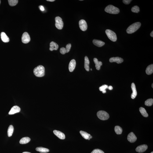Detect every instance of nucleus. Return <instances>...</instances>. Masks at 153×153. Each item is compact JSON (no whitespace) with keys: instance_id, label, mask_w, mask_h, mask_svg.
Returning <instances> with one entry per match:
<instances>
[{"instance_id":"aec40b11","label":"nucleus","mask_w":153,"mask_h":153,"mask_svg":"<svg viewBox=\"0 0 153 153\" xmlns=\"http://www.w3.org/2000/svg\"><path fill=\"white\" fill-rule=\"evenodd\" d=\"M89 64L90 62L89 59L87 56H85V57L84 67L85 70L87 71H89Z\"/></svg>"},{"instance_id":"a19ab883","label":"nucleus","mask_w":153,"mask_h":153,"mask_svg":"<svg viewBox=\"0 0 153 153\" xmlns=\"http://www.w3.org/2000/svg\"><path fill=\"white\" fill-rule=\"evenodd\" d=\"M92 136H91V135L89 137V138L91 139L92 138Z\"/></svg>"},{"instance_id":"2f4dec72","label":"nucleus","mask_w":153,"mask_h":153,"mask_svg":"<svg viewBox=\"0 0 153 153\" xmlns=\"http://www.w3.org/2000/svg\"><path fill=\"white\" fill-rule=\"evenodd\" d=\"M91 153H104L101 150L99 149H96L94 150Z\"/></svg>"},{"instance_id":"c85d7f7f","label":"nucleus","mask_w":153,"mask_h":153,"mask_svg":"<svg viewBox=\"0 0 153 153\" xmlns=\"http://www.w3.org/2000/svg\"><path fill=\"white\" fill-rule=\"evenodd\" d=\"M8 2L10 6H14L17 4L18 1V0H8Z\"/></svg>"},{"instance_id":"b1692460","label":"nucleus","mask_w":153,"mask_h":153,"mask_svg":"<svg viewBox=\"0 0 153 153\" xmlns=\"http://www.w3.org/2000/svg\"><path fill=\"white\" fill-rule=\"evenodd\" d=\"M139 110L142 115L144 117L147 118L148 116V114H147L145 109L143 107H140Z\"/></svg>"},{"instance_id":"423d86ee","label":"nucleus","mask_w":153,"mask_h":153,"mask_svg":"<svg viewBox=\"0 0 153 153\" xmlns=\"http://www.w3.org/2000/svg\"><path fill=\"white\" fill-rule=\"evenodd\" d=\"M55 26L56 28L59 30H61L63 28L64 23L62 19L59 16H57L55 18Z\"/></svg>"},{"instance_id":"4468645a","label":"nucleus","mask_w":153,"mask_h":153,"mask_svg":"<svg viewBox=\"0 0 153 153\" xmlns=\"http://www.w3.org/2000/svg\"><path fill=\"white\" fill-rule=\"evenodd\" d=\"M76 65V62L75 60L74 59H72L70 62L69 65V69L70 72H73L75 69Z\"/></svg>"},{"instance_id":"de8ad7c7","label":"nucleus","mask_w":153,"mask_h":153,"mask_svg":"<svg viewBox=\"0 0 153 153\" xmlns=\"http://www.w3.org/2000/svg\"><path fill=\"white\" fill-rule=\"evenodd\" d=\"M1 2V0H0V4Z\"/></svg>"},{"instance_id":"6e6552de","label":"nucleus","mask_w":153,"mask_h":153,"mask_svg":"<svg viewBox=\"0 0 153 153\" xmlns=\"http://www.w3.org/2000/svg\"><path fill=\"white\" fill-rule=\"evenodd\" d=\"M79 25L80 28L82 31H86L87 28V25L86 22L83 19L80 20Z\"/></svg>"},{"instance_id":"a18cd8bd","label":"nucleus","mask_w":153,"mask_h":153,"mask_svg":"<svg viewBox=\"0 0 153 153\" xmlns=\"http://www.w3.org/2000/svg\"><path fill=\"white\" fill-rule=\"evenodd\" d=\"M90 70H91V71H92V69H90Z\"/></svg>"},{"instance_id":"a211bd4d","label":"nucleus","mask_w":153,"mask_h":153,"mask_svg":"<svg viewBox=\"0 0 153 153\" xmlns=\"http://www.w3.org/2000/svg\"><path fill=\"white\" fill-rule=\"evenodd\" d=\"M94 61L95 64V67L98 70H100L101 66L102 65V63L101 61H99L98 59L96 58H94L93 59Z\"/></svg>"},{"instance_id":"7ed1b4c3","label":"nucleus","mask_w":153,"mask_h":153,"mask_svg":"<svg viewBox=\"0 0 153 153\" xmlns=\"http://www.w3.org/2000/svg\"><path fill=\"white\" fill-rule=\"evenodd\" d=\"M105 11L107 13L114 14H118L120 12L118 8L112 5H108L106 7Z\"/></svg>"},{"instance_id":"bb28decb","label":"nucleus","mask_w":153,"mask_h":153,"mask_svg":"<svg viewBox=\"0 0 153 153\" xmlns=\"http://www.w3.org/2000/svg\"><path fill=\"white\" fill-rule=\"evenodd\" d=\"M115 133L117 134H120L122 133V129L121 127L119 126H117L115 127L114 128Z\"/></svg>"},{"instance_id":"72a5a7b5","label":"nucleus","mask_w":153,"mask_h":153,"mask_svg":"<svg viewBox=\"0 0 153 153\" xmlns=\"http://www.w3.org/2000/svg\"><path fill=\"white\" fill-rule=\"evenodd\" d=\"M60 52L62 54L64 55L66 53L65 48L63 47L61 48L60 50Z\"/></svg>"},{"instance_id":"f3484780","label":"nucleus","mask_w":153,"mask_h":153,"mask_svg":"<svg viewBox=\"0 0 153 153\" xmlns=\"http://www.w3.org/2000/svg\"><path fill=\"white\" fill-rule=\"evenodd\" d=\"M93 42L94 44L98 47H101L105 44L104 42L100 40L94 39L93 40Z\"/></svg>"},{"instance_id":"20e7f679","label":"nucleus","mask_w":153,"mask_h":153,"mask_svg":"<svg viewBox=\"0 0 153 153\" xmlns=\"http://www.w3.org/2000/svg\"><path fill=\"white\" fill-rule=\"evenodd\" d=\"M106 33L108 38L112 42H115L117 41V38L116 34L114 31L109 29L106 30Z\"/></svg>"},{"instance_id":"7c9ffc66","label":"nucleus","mask_w":153,"mask_h":153,"mask_svg":"<svg viewBox=\"0 0 153 153\" xmlns=\"http://www.w3.org/2000/svg\"><path fill=\"white\" fill-rule=\"evenodd\" d=\"M108 86V85H103L99 87V90H100L101 91H103L106 90V89H107Z\"/></svg>"},{"instance_id":"49530a36","label":"nucleus","mask_w":153,"mask_h":153,"mask_svg":"<svg viewBox=\"0 0 153 153\" xmlns=\"http://www.w3.org/2000/svg\"><path fill=\"white\" fill-rule=\"evenodd\" d=\"M153 153V151L151 153Z\"/></svg>"},{"instance_id":"cd10ccee","label":"nucleus","mask_w":153,"mask_h":153,"mask_svg":"<svg viewBox=\"0 0 153 153\" xmlns=\"http://www.w3.org/2000/svg\"><path fill=\"white\" fill-rule=\"evenodd\" d=\"M145 105L146 106H150L152 105L153 103V99L150 98L147 99L145 102Z\"/></svg>"},{"instance_id":"1a4fd4ad","label":"nucleus","mask_w":153,"mask_h":153,"mask_svg":"<svg viewBox=\"0 0 153 153\" xmlns=\"http://www.w3.org/2000/svg\"><path fill=\"white\" fill-rule=\"evenodd\" d=\"M148 148V146L146 145H142L138 146L136 148V152L139 153L144 152Z\"/></svg>"},{"instance_id":"c9c22d12","label":"nucleus","mask_w":153,"mask_h":153,"mask_svg":"<svg viewBox=\"0 0 153 153\" xmlns=\"http://www.w3.org/2000/svg\"><path fill=\"white\" fill-rule=\"evenodd\" d=\"M40 10L42 11H43L45 10V8H44V7L42 5H40L39 7Z\"/></svg>"},{"instance_id":"79ce46f5","label":"nucleus","mask_w":153,"mask_h":153,"mask_svg":"<svg viewBox=\"0 0 153 153\" xmlns=\"http://www.w3.org/2000/svg\"><path fill=\"white\" fill-rule=\"evenodd\" d=\"M23 153H31L29 152H23Z\"/></svg>"},{"instance_id":"f257e3e1","label":"nucleus","mask_w":153,"mask_h":153,"mask_svg":"<svg viewBox=\"0 0 153 153\" xmlns=\"http://www.w3.org/2000/svg\"><path fill=\"white\" fill-rule=\"evenodd\" d=\"M34 73L36 76L42 77L45 74V69L43 66L39 65L35 67L34 70Z\"/></svg>"},{"instance_id":"37998d69","label":"nucleus","mask_w":153,"mask_h":153,"mask_svg":"<svg viewBox=\"0 0 153 153\" xmlns=\"http://www.w3.org/2000/svg\"><path fill=\"white\" fill-rule=\"evenodd\" d=\"M153 84L152 83V88H153Z\"/></svg>"},{"instance_id":"9b49d317","label":"nucleus","mask_w":153,"mask_h":153,"mask_svg":"<svg viewBox=\"0 0 153 153\" xmlns=\"http://www.w3.org/2000/svg\"><path fill=\"white\" fill-rule=\"evenodd\" d=\"M110 63L116 62L118 64H120L123 62L124 60L122 58L118 57H111L109 60Z\"/></svg>"},{"instance_id":"9d476101","label":"nucleus","mask_w":153,"mask_h":153,"mask_svg":"<svg viewBox=\"0 0 153 153\" xmlns=\"http://www.w3.org/2000/svg\"><path fill=\"white\" fill-rule=\"evenodd\" d=\"M127 139L128 141L130 143H133L136 141L137 138L134 133L133 132H131L128 135Z\"/></svg>"},{"instance_id":"6ab92c4d","label":"nucleus","mask_w":153,"mask_h":153,"mask_svg":"<svg viewBox=\"0 0 153 153\" xmlns=\"http://www.w3.org/2000/svg\"><path fill=\"white\" fill-rule=\"evenodd\" d=\"M1 39L4 42L8 43L9 42V39L6 34L4 32H2L1 34Z\"/></svg>"},{"instance_id":"dca6fc26","label":"nucleus","mask_w":153,"mask_h":153,"mask_svg":"<svg viewBox=\"0 0 153 153\" xmlns=\"http://www.w3.org/2000/svg\"><path fill=\"white\" fill-rule=\"evenodd\" d=\"M49 50L52 51L53 50H56L58 49L59 45L54 42H52L50 44Z\"/></svg>"},{"instance_id":"f8f14e48","label":"nucleus","mask_w":153,"mask_h":153,"mask_svg":"<svg viewBox=\"0 0 153 153\" xmlns=\"http://www.w3.org/2000/svg\"><path fill=\"white\" fill-rule=\"evenodd\" d=\"M20 107L17 106H14L12 107L9 113V114L10 115H13L16 113L20 112Z\"/></svg>"},{"instance_id":"4be33fe9","label":"nucleus","mask_w":153,"mask_h":153,"mask_svg":"<svg viewBox=\"0 0 153 153\" xmlns=\"http://www.w3.org/2000/svg\"><path fill=\"white\" fill-rule=\"evenodd\" d=\"M146 73L147 75H150L153 73V64H151L147 67L146 70Z\"/></svg>"},{"instance_id":"c756f323","label":"nucleus","mask_w":153,"mask_h":153,"mask_svg":"<svg viewBox=\"0 0 153 153\" xmlns=\"http://www.w3.org/2000/svg\"><path fill=\"white\" fill-rule=\"evenodd\" d=\"M131 11L133 13H138L140 11V8L138 6L136 5V6L133 7L132 8Z\"/></svg>"},{"instance_id":"2eb2a0df","label":"nucleus","mask_w":153,"mask_h":153,"mask_svg":"<svg viewBox=\"0 0 153 153\" xmlns=\"http://www.w3.org/2000/svg\"><path fill=\"white\" fill-rule=\"evenodd\" d=\"M131 87L132 91V93L131 95V98L132 99H134L137 96V94L135 85L134 83H132Z\"/></svg>"},{"instance_id":"39448f33","label":"nucleus","mask_w":153,"mask_h":153,"mask_svg":"<svg viewBox=\"0 0 153 153\" xmlns=\"http://www.w3.org/2000/svg\"><path fill=\"white\" fill-rule=\"evenodd\" d=\"M97 115L98 118L102 120H106L110 118L108 113L104 111H98L97 113Z\"/></svg>"},{"instance_id":"ea45409f","label":"nucleus","mask_w":153,"mask_h":153,"mask_svg":"<svg viewBox=\"0 0 153 153\" xmlns=\"http://www.w3.org/2000/svg\"><path fill=\"white\" fill-rule=\"evenodd\" d=\"M102 93H106V90H105L104 91H102Z\"/></svg>"},{"instance_id":"393cba45","label":"nucleus","mask_w":153,"mask_h":153,"mask_svg":"<svg viewBox=\"0 0 153 153\" xmlns=\"http://www.w3.org/2000/svg\"><path fill=\"white\" fill-rule=\"evenodd\" d=\"M80 133L82 137L86 140H88V138H89V136H90V134L88 133L87 132L84 131H80Z\"/></svg>"},{"instance_id":"f704fd0d","label":"nucleus","mask_w":153,"mask_h":153,"mask_svg":"<svg viewBox=\"0 0 153 153\" xmlns=\"http://www.w3.org/2000/svg\"><path fill=\"white\" fill-rule=\"evenodd\" d=\"M132 1L131 0H123L122 1L125 4L128 5L130 4Z\"/></svg>"},{"instance_id":"4c0bfd02","label":"nucleus","mask_w":153,"mask_h":153,"mask_svg":"<svg viewBox=\"0 0 153 153\" xmlns=\"http://www.w3.org/2000/svg\"><path fill=\"white\" fill-rule=\"evenodd\" d=\"M150 35H151V37H153V31H152V32L151 33V34H150Z\"/></svg>"},{"instance_id":"473e14b6","label":"nucleus","mask_w":153,"mask_h":153,"mask_svg":"<svg viewBox=\"0 0 153 153\" xmlns=\"http://www.w3.org/2000/svg\"><path fill=\"white\" fill-rule=\"evenodd\" d=\"M71 44L70 43L67 44L66 45V48H65L66 51V53H68L70 51V49H71Z\"/></svg>"},{"instance_id":"ddd939ff","label":"nucleus","mask_w":153,"mask_h":153,"mask_svg":"<svg viewBox=\"0 0 153 153\" xmlns=\"http://www.w3.org/2000/svg\"><path fill=\"white\" fill-rule=\"evenodd\" d=\"M53 133L59 139L64 140L65 138V136L64 133L60 131L55 130L53 131Z\"/></svg>"},{"instance_id":"412c9836","label":"nucleus","mask_w":153,"mask_h":153,"mask_svg":"<svg viewBox=\"0 0 153 153\" xmlns=\"http://www.w3.org/2000/svg\"><path fill=\"white\" fill-rule=\"evenodd\" d=\"M35 149L36 151L42 153H46L49 151V150L48 149L42 147H37Z\"/></svg>"},{"instance_id":"58836bf2","label":"nucleus","mask_w":153,"mask_h":153,"mask_svg":"<svg viewBox=\"0 0 153 153\" xmlns=\"http://www.w3.org/2000/svg\"><path fill=\"white\" fill-rule=\"evenodd\" d=\"M47 1L49 2H53L55 1V0H47Z\"/></svg>"},{"instance_id":"0eeeda50","label":"nucleus","mask_w":153,"mask_h":153,"mask_svg":"<svg viewBox=\"0 0 153 153\" xmlns=\"http://www.w3.org/2000/svg\"><path fill=\"white\" fill-rule=\"evenodd\" d=\"M30 40V37L28 33L27 32L23 33L22 37V41L23 43L25 44L28 43Z\"/></svg>"},{"instance_id":"c03bdc74","label":"nucleus","mask_w":153,"mask_h":153,"mask_svg":"<svg viewBox=\"0 0 153 153\" xmlns=\"http://www.w3.org/2000/svg\"><path fill=\"white\" fill-rule=\"evenodd\" d=\"M90 139L89 138H88V140H90Z\"/></svg>"},{"instance_id":"f03ea898","label":"nucleus","mask_w":153,"mask_h":153,"mask_svg":"<svg viewBox=\"0 0 153 153\" xmlns=\"http://www.w3.org/2000/svg\"><path fill=\"white\" fill-rule=\"evenodd\" d=\"M141 25V23L139 22L133 23L128 27L126 30L127 33L128 34H131L135 32L140 28Z\"/></svg>"},{"instance_id":"a878e982","label":"nucleus","mask_w":153,"mask_h":153,"mask_svg":"<svg viewBox=\"0 0 153 153\" xmlns=\"http://www.w3.org/2000/svg\"><path fill=\"white\" fill-rule=\"evenodd\" d=\"M14 128L13 125H10L9 126L8 129V134L9 137L12 136L14 131Z\"/></svg>"},{"instance_id":"5701e85b","label":"nucleus","mask_w":153,"mask_h":153,"mask_svg":"<svg viewBox=\"0 0 153 153\" xmlns=\"http://www.w3.org/2000/svg\"><path fill=\"white\" fill-rule=\"evenodd\" d=\"M30 139L28 137L23 138L20 140L19 143L21 144H27L30 141Z\"/></svg>"},{"instance_id":"e433bc0d","label":"nucleus","mask_w":153,"mask_h":153,"mask_svg":"<svg viewBox=\"0 0 153 153\" xmlns=\"http://www.w3.org/2000/svg\"><path fill=\"white\" fill-rule=\"evenodd\" d=\"M107 89H108L109 90H112L113 89V88L112 87V86H108V88Z\"/></svg>"}]
</instances>
